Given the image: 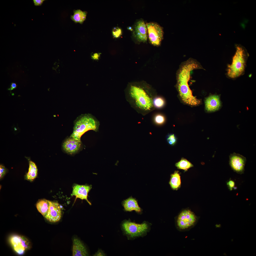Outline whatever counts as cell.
<instances>
[{"label":"cell","instance_id":"5b68a950","mask_svg":"<svg viewBox=\"0 0 256 256\" xmlns=\"http://www.w3.org/2000/svg\"><path fill=\"white\" fill-rule=\"evenodd\" d=\"M122 226L125 233L131 238H134L146 235L150 230L151 225L146 221L138 224L126 220L123 223Z\"/></svg>","mask_w":256,"mask_h":256},{"label":"cell","instance_id":"ba28073f","mask_svg":"<svg viewBox=\"0 0 256 256\" xmlns=\"http://www.w3.org/2000/svg\"><path fill=\"white\" fill-rule=\"evenodd\" d=\"M197 220V217L192 212L189 210H185L178 215L177 225L179 229H186L194 225Z\"/></svg>","mask_w":256,"mask_h":256},{"label":"cell","instance_id":"8992f818","mask_svg":"<svg viewBox=\"0 0 256 256\" xmlns=\"http://www.w3.org/2000/svg\"><path fill=\"white\" fill-rule=\"evenodd\" d=\"M146 25L150 43L154 46H159L163 37V31L162 27L158 24L154 22L147 23Z\"/></svg>","mask_w":256,"mask_h":256},{"label":"cell","instance_id":"277c9868","mask_svg":"<svg viewBox=\"0 0 256 256\" xmlns=\"http://www.w3.org/2000/svg\"><path fill=\"white\" fill-rule=\"evenodd\" d=\"M98 127V123L92 117L84 115L76 122L70 137L81 141V137L84 133L89 130L96 131Z\"/></svg>","mask_w":256,"mask_h":256},{"label":"cell","instance_id":"7a4b0ae2","mask_svg":"<svg viewBox=\"0 0 256 256\" xmlns=\"http://www.w3.org/2000/svg\"><path fill=\"white\" fill-rule=\"evenodd\" d=\"M202 68L197 62L190 59L183 64L177 74V87L179 95L185 103L191 106L197 105L201 102L193 96L189 87L188 82L190 78V72L193 69Z\"/></svg>","mask_w":256,"mask_h":256},{"label":"cell","instance_id":"3957f363","mask_svg":"<svg viewBox=\"0 0 256 256\" xmlns=\"http://www.w3.org/2000/svg\"><path fill=\"white\" fill-rule=\"evenodd\" d=\"M236 51L232 63L228 66L227 75L232 79L236 78L243 74L245 69L248 54L246 48L240 44L235 46Z\"/></svg>","mask_w":256,"mask_h":256},{"label":"cell","instance_id":"603a6c76","mask_svg":"<svg viewBox=\"0 0 256 256\" xmlns=\"http://www.w3.org/2000/svg\"><path fill=\"white\" fill-rule=\"evenodd\" d=\"M154 120L156 124L158 125H161L164 122L165 119L163 115L160 114H157L154 116Z\"/></svg>","mask_w":256,"mask_h":256},{"label":"cell","instance_id":"44dd1931","mask_svg":"<svg viewBox=\"0 0 256 256\" xmlns=\"http://www.w3.org/2000/svg\"><path fill=\"white\" fill-rule=\"evenodd\" d=\"M175 166L179 169L187 171L189 168L193 167V165L187 159L182 158L178 162L176 163Z\"/></svg>","mask_w":256,"mask_h":256},{"label":"cell","instance_id":"83f0119b","mask_svg":"<svg viewBox=\"0 0 256 256\" xmlns=\"http://www.w3.org/2000/svg\"><path fill=\"white\" fill-rule=\"evenodd\" d=\"M227 184L230 190H232L234 188L235 183L233 181L230 180L227 182Z\"/></svg>","mask_w":256,"mask_h":256},{"label":"cell","instance_id":"ffe728a7","mask_svg":"<svg viewBox=\"0 0 256 256\" xmlns=\"http://www.w3.org/2000/svg\"><path fill=\"white\" fill-rule=\"evenodd\" d=\"M37 169L35 164L33 162L30 161L28 172L26 177L28 180L32 181L37 177Z\"/></svg>","mask_w":256,"mask_h":256},{"label":"cell","instance_id":"2e32d148","mask_svg":"<svg viewBox=\"0 0 256 256\" xmlns=\"http://www.w3.org/2000/svg\"><path fill=\"white\" fill-rule=\"evenodd\" d=\"M123 204L125 210L126 211L135 210L138 213H140L142 211V209L139 206L137 201L132 197L124 200Z\"/></svg>","mask_w":256,"mask_h":256},{"label":"cell","instance_id":"4dcf8cb0","mask_svg":"<svg viewBox=\"0 0 256 256\" xmlns=\"http://www.w3.org/2000/svg\"><path fill=\"white\" fill-rule=\"evenodd\" d=\"M95 256H104V254L101 250H99L95 255Z\"/></svg>","mask_w":256,"mask_h":256},{"label":"cell","instance_id":"4316f807","mask_svg":"<svg viewBox=\"0 0 256 256\" xmlns=\"http://www.w3.org/2000/svg\"><path fill=\"white\" fill-rule=\"evenodd\" d=\"M6 172V169L5 167L0 165V178H1L3 177Z\"/></svg>","mask_w":256,"mask_h":256},{"label":"cell","instance_id":"7c38bea8","mask_svg":"<svg viewBox=\"0 0 256 256\" xmlns=\"http://www.w3.org/2000/svg\"><path fill=\"white\" fill-rule=\"evenodd\" d=\"M91 188V186L87 185L75 184L73 187L71 195L75 196L76 198L85 200L90 205H91V203L87 199V196L88 193Z\"/></svg>","mask_w":256,"mask_h":256},{"label":"cell","instance_id":"5bb4252c","mask_svg":"<svg viewBox=\"0 0 256 256\" xmlns=\"http://www.w3.org/2000/svg\"><path fill=\"white\" fill-rule=\"evenodd\" d=\"M81 141L70 137L66 139L62 145L64 151L67 153L72 154L77 153L80 149Z\"/></svg>","mask_w":256,"mask_h":256},{"label":"cell","instance_id":"1f68e13d","mask_svg":"<svg viewBox=\"0 0 256 256\" xmlns=\"http://www.w3.org/2000/svg\"><path fill=\"white\" fill-rule=\"evenodd\" d=\"M127 28L129 30L131 31H132L133 30V29L131 27H127Z\"/></svg>","mask_w":256,"mask_h":256},{"label":"cell","instance_id":"9c48e42d","mask_svg":"<svg viewBox=\"0 0 256 256\" xmlns=\"http://www.w3.org/2000/svg\"><path fill=\"white\" fill-rule=\"evenodd\" d=\"M229 164L232 169L240 174L244 172L246 161L245 157L239 154L233 153L229 156Z\"/></svg>","mask_w":256,"mask_h":256},{"label":"cell","instance_id":"8fae6325","mask_svg":"<svg viewBox=\"0 0 256 256\" xmlns=\"http://www.w3.org/2000/svg\"><path fill=\"white\" fill-rule=\"evenodd\" d=\"M134 35L137 39L139 42H145L147 41V29L146 24L143 20H139L136 23Z\"/></svg>","mask_w":256,"mask_h":256},{"label":"cell","instance_id":"d4e9b609","mask_svg":"<svg viewBox=\"0 0 256 256\" xmlns=\"http://www.w3.org/2000/svg\"><path fill=\"white\" fill-rule=\"evenodd\" d=\"M112 34L114 37L118 38L122 35L121 29L118 27H114L112 30Z\"/></svg>","mask_w":256,"mask_h":256},{"label":"cell","instance_id":"f546056e","mask_svg":"<svg viewBox=\"0 0 256 256\" xmlns=\"http://www.w3.org/2000/svg\"><path fill=\"white\" fill-rule=\"evenodd\" d=\"M17 86V85L16 83L12 82L11 83L10 87L9 88H8V90H9L11 91L13 89L16 88Z\"/></svg>","mask_w":256,"mask_h":256},{"label":"cell","instance_id":"ac0fdd59","mask_svg":"<svg viewBox=\"0 0 256 256\" xmlns=\"http://www.w3.org/2000/svg\"><path fill=\"white\" fill-rule=\"evenodd\" d=\"M49 205L48 200L43 199L38 202L36 206L39 212L45 217L48 212Z\"/></svg>","mask_w":256,"mask_h":256},{"label":"cell","instance_id":"9a60e30c","mask_svg":"<svg viewBox=\"0 0 256 256\" xmlns=\"http://www.w3.org/2000/svg\"><path fill=\"white\" fill-rule=\"evenodd\" d=\"M88 253L83 244L78 239H74L73 242L72 256H85Z\"/></svg>","mask_w":256,"mask_h":256},{"label":"cell","instance_id":"e0dca14e","mask_svg":"<svg viewBox=\"0 0 256 256\" xmlns=\"http://www.w3.org/2000/svg\"><path fill=\"white\" fill-rule=\"evenodd\" d=\"M169 183L171 188L174 190H177L180 187V176L178 171H175L171 175Z\"/></svg>","mask_w":256,"mask_h":256},{"label":"cell","instance_id":"4fadbf2b","mask_svg":"<svg viewBox=\"0 0 256 256\" xmlns=\"http://www.w3.org/2000/svg\"><path fill=\"white\" fill-rule=\"evenodd\" d=\"M205 108L208 112H214L219 110L222 106L220 95H211L207 97L205 101Z\"/></svg>","mask_w":256,"mask_h":256},{"label":"cell","instance_id":"7402d4cb","mask_svg":"<svg viewBox=\"0 0 256 256\" xmlns=\"http://www.w3.org/2000/svg\"><path fill=\"white\" fill-rule=\"evenodd\" d=\"M164 99L157 96L155 97L153 101V104L155 108L160 109L163 107L165 104Z\"/></svg>","mask_w":256,"mask_h":256},{"label":"cell","instance_id":"484cf974","mask_svg":"<svg viewBox=\"0 0 256 256\" xmlns=\"http://www.w3.org/2000/svg\"><path fill=\"white\" fill-rule=\"evenodd\" d=\"M101 53H95L91 55V57L92 60L95 61H98L100 58Z\"/></svg>","mask_w":256,"mask_h":256},{"label":"cell","instance_id":"52a82bcc","mask_svg":"<svg viewBox=\"0 0 256 256\" xmlns=\"http://www.w3.org/2000/svg\"><path fill=\"white\" fill-rule=\"evenodd\" d=\"M9 241L14 251L19 255L23 254L31 247L29 241L23 236L13 235L9 238Z\"/></svg>","mask_w":256,"mask_h":256},{"label":"cell","instance_id":"6da1fadb","mask_svg":"<svg viewBox=\"0 0 256 256\" xmlns=\"http://www.w3.org/2000/svg\"><path fill=\"white\" fill-rule=\"evenodd\" d=\"M127 93L133 106L138 113L145 116L155 109L153 101L157 96L156 92L146 82L129 84Z\"/></svg>","mask_w":256,"mask_h":256},{"label":"cell","instance_id":"cb8c5ba5","mask_svg":"<svg viewBox=\"0 0 256 256\" xmlns=\"http://www.w3.org/2000/svg\"><path fill=\"white\" fill-rule=\"evenodd\" d=\"M167 140L169 144L171 145H174L176 143L177 138L173 134H168L167 137Z\"/></svg>","mask_w":256,"mask_h":256},{"label":"cell","instance_id":"d6986e66","mask_svg":"<svg viewBox=\"0 0 256 256\" xmlns=\"http://www.w3.org/2000/svg\"><path fill=\"white\" fill-rule=\"evenodd\" d=\"M87 13L80 9L75 10L73 15L71 16V19L76 23L82 24L86 19Z\"/></svg>","mask_w":256,"mask_h":256},{"label":"cell","instance_id":"f1b7e54d","mask_svg":"<svg viewBox=\"0 0 256 256\" xmlns=\"http://www.w3.org/2000/svg\"><path fill=\"white\" fill-rule=\"evenodd\" d=\"M45 1V0H33L34 5L36 6L41 5Z\"/></svg>","mask_w":256,"mask_h":256},{"label":"cell","instance_id":"30bf717a","mask_svg":"<svg viewBox=\"0 0 256 256\" xmlns=\"http://www.w3.org/2000/svg\"><path fill=\"white\" fill-rule=\"evenodd\" d=\"M49 207L48 212L45 217L49 221L55 223L59 221L62 217L61 209L57 202L48 200Z\"/></svg>","mask_w":256,"mask_h":256}]
</instances>
